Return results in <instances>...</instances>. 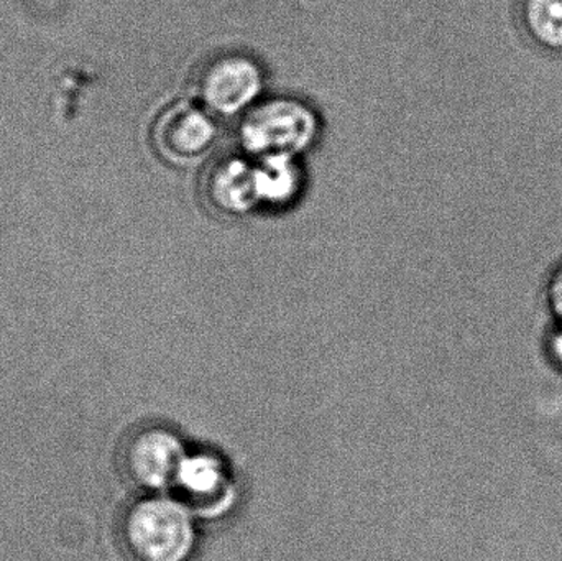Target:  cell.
<instances>
[{
  "instance_id": "obj_1",
  "label": "cell",
  "mask_w": 562,
  "mask_h": 561,
  "mask_svg": "<svg viewBox=\"0 0 562 561\" xmlns=\"http://www.w3.org/2000/svg\"><path fill=\"white\" fill-rule=\"evenodd\" d=\"M124 540L135 561H187L194 547L193 520L175 501H142L125 517Z\"/></svg>"
},
{
  "instance_id": "obj_2",
  "label": "cell",
  "mask_w": 562,
  "mask_h": 561,
  "mask_svg": "<svg viewBox=\"0 0 562 561\" xmlns=\"http://www.w3.org/2000/svg\"><path fill=\"white\" fill-rule=\"evenodd\" d=\"M316 114L304 102L272 99L249 109L240 125V142L254 157H296L317 135Z\"/></svg>"
},
{
  "instance_id": "obj_3",
  "label": "cell",
  "mask_w": 562,
  "mask_h": 561,
  "mask_svg": "<svg viewBox=\"0 0 562 561\" xmlns=\"http://www.w3.org/2000/svg\"><path fill=\"white\" fill-rule=\"evenodd\" d=\"M262 88V69L243 55L217 56L204 66L198 79L204 108L217 115H236L252 109Z\"/></svg>"
},
{
  "instance_id": "obj_4",
  "label": "cell",
  "mask_w": 562,
  "mask_h": 561,
  "mask_svg": "<svg viewBox=\"0 0 562 561\" xmlns=\"http://www.w3.org/2000/svg\"><path fill=\"white\" fill-rule=\"evenodd\" d=\"M216 124L206 108L177 104L164 112L154 128L158 154L175 165L200 160L216 141Z\"/></svg>"
},
{
  "instance_id": "obj_5",
  "label": "cell",
  "mask_w": 562,
  "mask_h": 561,
  "mask_svg": "<svg viewBox=\"0 0 562 561\" xmlns=\"http://www.w3.org/2000/svg\"><path fill=\"white\" fill-rule=\"evenodd\" d=\"M187 453L177 437L165 430L138 435L128 450L132 476L148 490H164L177 483Z\"/></svg>"
},
{
  "instance_id": "obj_6",
  "label": "cell",
  "mask_w": 562,
  "mask_h": 561,
  "mask_svg": "<svg viewBox=\"0 0 562 561\" xmlns=\"http://www.w3.org/2000/svg\"><path fill=\"white\" fill-rule=\"evenodd\" d=\"M207 198L217 210L240 214L252 210L257 201L254 161L240 157L223 158L206 177Z\"/></svg>"
},
{
  "instance_id": "obj_7",
  "label": "cell",
  "mask_w": 562,
  "mask_h": 561,
  "mask_svg": "<svg viewBox=\"0 0 562 561\" xmlns=\"http://www.w3.org/2000/svg\"><path fill=\"white\" fill-rule=\"evenodd\" d=\"M254 177L259 204L284 206L291 203L300 191L301 171L294 157H257L254 161Z\"/></svg>"
},
{
  "instance_id": "obj_8",
  "label": "cell",
  "mask_w": 562,
  "mask_h": 561,
  "mask_svg": "<svg viewBox=\"0 0 562 561\" xmlns=\"http://www.w3.org/2000/svg\"><path fill=\"white\" fill-rule=\"evenodd\" d=\"M518 23L541 52L562 56V0H520Z\"/></svg>"
},
{
  "instance_id": "obj_9",
  "label": "cell",
  "mask_w": 562,
  "mask_h": 561,
  "mask_svg": "<svg viewBox=\"0 0 562 561\" xmlns=\"http://www.w3.org/2000/svg\"><path fill=\"white\" fill-rule=\"evenodd\" d=\"M175 484L193 500H213L226 487V470L211 455H187Z\"/></svg>"
},
{
  "instance_id": "obj_10",
  "label": "cell",
  "mask_w": 562,
  "mask_h": 561,
  "mask_svg": "<svg viewBox=\"0 0 562 561\" xmlns=\"http://www.w3.org/2000/svg\"><path fill=\"white\" fill-rule=\"evenodd\" d=\"M543 303L548 323L562 328V260L550 270L543 285Z\"/></svg>"
},
{
  "instance_id": "obj_11",
  "label": "cell",
  "mask_w": 562,
  "mask_h": 561,
  "mask_svg": "<svg viewBox=\"0 0 562 561\" xmlns=\"http://www.w3.org/2000/svg\"><path fill=\"white\" fill-rule=\"evenodd\" d=\"M543 356L547 358L548 364L557 369L562 374V328L558 325L548 323L543 336Z\"/></svg>"
}]
</instances>
